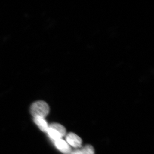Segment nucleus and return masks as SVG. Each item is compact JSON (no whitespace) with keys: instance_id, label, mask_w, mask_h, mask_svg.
Masks as SVG:
<instances>
[{"instance_id":"obj_7","label":"nucleus","mask_w":154,"mask_h":154,"mask_svg":"<svg viewBox=\"0 0 154 154\" xmlns=\"http://www.w3.org/2000/svg\"><path fill=\"white\" fill-rule=\"evenodd\" d=\"M70 154H80V153L79 150H76L75 151L71 152V153Z\"/></svg>"},{"instance_id":"obj_1","label":"nucleus","mask_w":154,"mask_h":154,"mask_svg":"<svg viewBox=\"0 0 154 154\" xmlns=\"http://www.w3.org/2000/svg\"><path fill=\"white\" fill-rule=\"evenodd\" d=\"M30 112L33 117H40L45 118L49 113V107L47 103L44 101H37L31 105Z\"/></svg>"},{"instance_id":"obj_5","label":"nucleus","mask_w":154,"mask_h":154,"mask_svg":"<svg viewBox=\"0 0 154 154\" xmlns=\"http://www.w3.org/2000/svg\"><path fill=\"white\" fill-rule=\"evenodd\" d=\"M33 120L35 124L38 126L39 129L42 131L47 132L48 129V125L44 118L40 117H33Z\"/></svg>"},{"instance_id":"obj_3","label":"nucleus","mask_w":154,"mask_h":154,"mask_svg":"<svg viewBox=\"0 0 154 154\" xmlns=\"http://www.w3.org/2000/svg\"><path fill=\"white\" fill-rule=\"evenodd\" d=\"M66 140L69 145L74 147H80L82 146V140L81 138L73 133H69L67 135Z\"/></svg>"},{"instance_id":"obj_2","label":"nucleus","mask_w":154,"mask_h":154,"mask_svg":"<svg viewBox=\"0 0 154 154\" xmlns=\"http://www.w3.org/2000/svg\"><path fill=\"white\" fill-rule=\"evenodd\" d=\"M47 133L49 137L54 141L64 136L66 134V130L60 124L52 123L48 126Z\"/></svg>"},{"instance_id":"obj_6","label":"nucleus","mask_w":154,"mask_h":154,"mask_svg":"<svg viewBox=\"0 0 154 154\" xmlns=\"http://www.w3.org/2000/svg\"><path fill=\"white\" fill-rule=\"evenodd\" d=\"M80 154H94V147L91 145H87L81 150H79Z\"/></svg>"},{"instance_id":"obj_4","label":"nucleus","mask_w":154,"mask_h":154,"mask_svg":"<svg viewBox=\"0 0 154 154\" xmlns=\"http://www.w3.org/2000/svg\"><path fill=\"white\" fill-rule=\"evenodd\" d=\"M54 143L57 148L64 154H70L71 153V149L69 144L62 139L54 141Z\"/></svg>"}]
</instances>
